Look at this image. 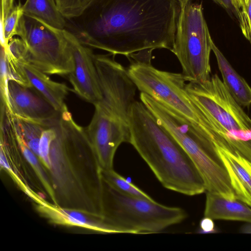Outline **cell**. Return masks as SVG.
Segmentation results:
<instances>
[{
	"label": "cell",
	"mask_w": 251,
	"mask_h": 251,
	"mask_svg": "<svg viewBox=\"0 0 251 251\" xmlns=\"http://www.w3.org/2000/svg\"><path fill=\"white\" fill-rule=\"evenodd\" d=\"M178 0H92L65 29L84 45L110 54L172 51L181 9Z\"/></svg>",
	"instance_id": "1"
},
{
	"label": "cell",
	"mask_w": 251,
	"mask_h": 251,
	"mask_svg": "<svg viewBox=\"0 0 251 251\" xmlns=\"http://www.w3.org/2000/svg\"><path fill=\"white\" fill-rule=\"evenodd\" d=\"M55 128L48 170L54 205L102 215L101 169L85 128L74 121L68 110L61 113Z\"/></svg>",
	"instance_id": "2"
},
{
	"label": "cell",
	"mask_w": 251,
	"mask_h": 251,
	"mask_svg": "<svg viewBox=\"0 0 251 251\" xmlns=\"http://www.w3.org/2000/svg\"><path fill=\"white\" fill-rule=\"evenodd\" d=\"M129 142L165 188L187 196L206 192L203 180L181 146L141 102L129 117Z\"/></svg>",
	"instance_id": "3"
},
{
	"label": "cell",
	"mask_w": 251,
	"mask_h": 251,
	"mask_svg": "<svg viewBox=\"0 0 251 251\" xmlns=\"http://www.w3.org/2000/svg\"><path fill=\"white\" fill-rule=\"evenodd\" d=\"M186 87L207 120L214 146L237 152L251 162V118L218 75L202 82H188Z\"/></svg>",
	"instance_id": "4"
},
{
	"label": "cell",
	"mask_w": 251,
	"mask_h": 251,
	"mask_svg": "<svg viewBox=\"0 0 251 251\" xmlns=\"http://www.w3.org/2000/svg\"><path fill=\"white\" fill-rule=\"evenodd\" d=\"M103 182L102 215L116 233H156L187 217L181 208L126 194Z\"/></svg>",
	"instance_id": "5"
},
{
	"label": "cell",
	"mask_w": 251,
	"mask_h": 251,
	"mask_svg": "<svg viewBox=\"0 0 251 251\" xmlns=\"http://www.w3.org/2000/svg\"><path fill=\"white\" fill-rule=\"evenodd\" d=\"M153 114L187 153L203 180L206 192L236 199L227 172L213 144L203 139L187 122L162 104L158 105Z\"/></svg>",
	"instance_id": "6"
},
{
	"label": "cell",
	"mask_w": 251,
	"mask_h": 251,
	"mask_svg": "<svg viewBox=\"0 0 251 251\" xmlns=\"http://www.w3.org/2000/svg\"><path fill=\"white\" fill-rule=\"evenodd\" d=\"M212 41L202 4L189 0L181 7L171 51L177 58L187 82L210 78Z\"/></svg>",
	"instance_id": "7"
},
{
	"label": "cell",
	"mask_w": 251,
	"mask_h": 251,
	"mask_svg": "<svg viewBox=\"0 0 251 251\" xmlns=\"http://www.w3.org/2000/svg\"><path fill=\"white\" fill-rule=\"evenodd\" d=\"M64 29L24 14L18 35L27 49L26 64L48 75H69L73 60Z\"/></svg>",
	"instance_id": "8"
},
{
	"label": "cell",
	"mask_w": 251,
	"mask_h": 251,
	"mask_svg": "<svg viewBox=\"0 0 251 251\" xmlns=\"http://www.w3.org/2000/svg\"><path fill=\"white\" fill-rule=\"evenodd\" d=\"M86 131L101 169H113L116 151L124 142L129 143V118L99 104Z\"/></svg>",
	"instance_id": "9"
},
{
	"label": "cell",
	"mask_w": 251,
	"mask_h": 251,
	"mask_svg": "<svg viewBox=\"0 0 251 251\" xmlns=\"http://www.w3.org/2000/svg\"><path fill=\"white\" fill-rule=\"evenodd\" d=\"M1 103L13 115L50 127L58 123L61 113L32 87L8 79Z\"/></svg>",
	"instance_id": "10"
},
{
	"label": "cell",
	"mask_w": 251,
	"mask_h": 251,
	"mask_svg": "<svg viewBox=\"0 0 251 251\" xmlns=\"http://www.w3.org/2000/svg\"><path fill=\"white\" fill-rule=\"evenodd\" d=\"M73 60V69L68 75L73 91L94 105L102 99L98 77L94 63V53L90 48L82 43L70 32L64 29Z\"/></svg>",
	"instance_id": "11"
},
{
	"label": "cell",
	"mask_w": 251,
	"mask_h": 251,
	"mask_svg": "<svg viewBox=\"0 0 251 251\" xmlns=\"http://www.w3.org/2000/svg\"><path fill=\"white\" fill-rule=\"evenodd\" d=\"M36 211L51 224L78 226L103 233H116L102 215L87 211L65 208L44 200L35 204Z\"/></svg>",
	"instance_id": "12"
},
{
	"label": "cell",
	"mask_w": 251,
	"mask_h": 251,
	"mask_svg": "<svg viewBox=\"0 0 251 251\" xmlns=\"http://www.w3.org/2000/svg\"><path fill=\"white\" fill-rule=\"evenodd\" d=\"M237 199L251 207V162L237 152L215 146Z\"/></svg>",
	"instance_id": "13"
},
{
	"label": "cell",
	"mask_w": 251,
	"mask_h": 251,
	"mask_svg": "<svg viewBox=\"0 0 251 251\" xmlns=\"http://www.w3.org/2000/svg\"><path fill=\"white\" fill-rule=\"evenodd\" d=\"M16 62L20 65L25 79L30 86L55 109L61 113L68 110L65 103L68 88L65 84L51 80L46 74L29 64Z\"/></svg>",
	"instance_id": "14"
},
{
	"label": "cell",
	"mask_w": 251,
	"mask_h": 251,
	"mask_svg": "<svg viewBox=\"0 0 251 251\" xmlns=\"http://www.w3.org/2000/svg\"><path fill=\"white\" fill-rule=\"evenodd\" d=\"M204 216L213 220L251 222V207L238 199H228L206 192Z\"/></svg>",
	"instance_id": "15"
},
{
	"label": "cell",
	"mask_w": 251,
	"mask_h": 251,
	"mask_svg": "<svg viewBox=\"0 0 251 251\" xmlns=\"http://www.w3.org/2000/svg\"><path fill=\"white\" fill-rule=\"evenodd\" d=\"M211 47L226 87L242 107L250 106L251 105V87L234 69L213 41Z\"/></svg>",
	"instance_id": "16"
},
{
	"label": "cell",
	"mask_w": 251,
	"mask_h": 251,
	"mask_svg": "<svg viewBox=\"0 0 251 251\" xmlns=\"http://www.w3.org/2000/svg\"><path fill=\"white\" fill-rule=\"evenodd\" d=\"M23 8L26 16L38 19L57 29L66 27V19L58 9L54 0H26Z\"/></svg>",
	"instance_id": "17"
},
{
	"label": "cell",
	"mask_w": 251,
	"mask_h": 251,
	"mask_svg": "<svg viewBox=\"0 0 251 251\" xmlns=\"http://www.w3.org/2000/svg\"><path fill=\"white\" fill-rule=\"evenodd\" d=\"M5 109L16 134L24 140L29 149L39 157V144L42 134L46 129L51 127L14 116Z\"/></svg>",
	"instance_id": "18"
},
{
	"label": "cell",
	"mask_w": 251,
	"mask_h": 251,
	"mask_svg": "<svg viewBox=\"0 0 251 251\" xmlns=\"http://www.w3.org/2000/svg\"><path fill=\"white\" fill-rule=\"evenodd\" d=\"M15 134L23 156L35 173L45 191L51 200L52 203L55 204L54 191L48 170L44 166L38 157L29 149L24 140L16 132Z\"/></svg>",
	"instance_id": "19"
},
{
	"label": "cell",
	"mask_w": 251,
	"mask_h": 251,
	"mask_svg": "<svg viewBox=\"0 0 251 251\" xmlns=\"http://www.w3.org/2000/svg\"><path fill=\"white\" fill-rule=\"evenodd\" d=\"M102 179L117 190L134 197L153 200L146 193L116 172L113 169H101Z\"/></svg>",
	"instance_id": "20"
},
{
	"label": "cell",
	"mask_w": 251,
	"mask_h": 251,
	"mask_svg": "<svg viewBox=\"0 0 251 251\" xmlns=\"http://www.w3.org/2000/svg\"><path fill=\"white\" fill-rule=\"evenodd\" d=\"M24 14L23 5L19 1L0 25L1 46L6 48L9 41L18 35L20 20Z\"/></svg>",
	"instance_id": "21"
},
{
	"label": "cell",
	"mask_w": 251,
	"mask_h": 251,
	"mask_svg": "<svg viewBox=\"0 0 251 251\" xmlns=\"http://www.w3.org/2000/svg\"><path fill=\"white\" fill-rule=\"evenodd\" d=\"M56 136L55 126L46 129L42 133L39 144V159L49 170L50 168V150L52 141Z\"/></svg>",
	"instance_id": "22"
},
{
	"label": "cell",
	"mask_w": 251,
	"mask_h": 251,
	"mask_svg": "<svg viewBox=\"0 0 251 251\" xmlns=\"http://www.w3.org/2000/svg\"><path fill=\"white\" fill-rule=\"evenodd\" d=\"M58 9L67 19L78 16L92 0H54Z\"/></svg>",
	"instance_id": "23"
},
{
	"label": "cell",
	"mask_w": 251,
	"mask_h": 251,
	"mask_svg": "<svg viewBox=\"0 0 251 251\" xmlns=\"http://www.w3.org/2000/svg\"><path fill=\"white\" fill-rule=\"evenodd\" d=\"M242 21L240 25L245 37L251 41V0H245L241 9Z\"/></svg>",
	"instance_id": "24"
},
{
	"label": "cell",
	"mask_w": 251,
	"mask_h": 251,
	"mask_svg": "<svg viewBox=\"0 0 251 251\" xmlns=\"http://www.w3.org/2000/svg\"><path fill=\"white\" fill-rule=\"evenodd\" d=\"M226 9L232 11L238 19L239 23L242 21L241 10L236 0H213Z\"/></svg>",
	"instance_id": "25"
},
{
	"label": "cell",
	"mask_w": 251,
	"mask_h": 251,
	"mask_svg": "<svg viewBox=\"0 0 251 251\" xmlns=\"http://www.w3.org/2000/svg\"><path fill=\"white\" fill-rule=\"evenodd\" d=\"M213 220L209 217L204 216L200 222V232L204 233L216 232L217 230Z\"/></svg>",
	"instance_id": "26"
},
{
	"label": "cell",
	"mask_w": 251,
	"mask_h": 251,
	"mask_svg": "<svg viewBox=\"0 0 251 251\" xmlns=\"http://www.w3.org/2000/svg\"><path fill=\"white\" fill-rule=\"evenodd\" d=\"M14 0H1L0 23L1 25L7 16L14 8Z\"/></svg>",
	"instance_id": "27"
},
{
	"label": "cell",
	"mask_w": 251,
	"mask_h": 251,
	"mask_svg": "<svg viewBox=\"0 0 251 251\" xmlns=\"http://www.w3.org/2000/svg\"><path fill=\"white\" fill-rule=\"evenodd\" d=\"M240 231L243 233L251 234V222H246L241 227Z\"/></svg>",
	"instance_id": "28"
},
{
	"label": "cell",
	"mask_w": 251,
	"mask_h": 251,
	"mask_svg": "<svg viewBox=\"0 0 251 251\" xmlns=\"http://www.w3.org/2000/svg\"><path fill=\"white\" fill-rule=\"evenodd\" d=\"M236 2L240 7V8H241L243 7L244 3H245V0H236Z\"/></svg>",
	"instance_id": "29"
},
{
	"label": "cell",
	"mask_w": 251,
	"mask_h": 251,
	"mask_svg": "<svg viewBox=\"0 0 251 251\" xmlns=\"http://www.w3.org/2000/svg\"><path fill=\"white\" fill-rule=\"evenodd\" d=\"M178 0L180 2L181 6H182L184 4H185L189 0Z\"/></svg>",
	"instance_id": "30"
},
{
	"label": "cell",
	"mask_w": 251,
	"mask_h": 251,
	"mask_svg": "<svg viewBox=\"0 0 251 251\" xmlns=\"http://www.w3.org/2000/svg\"><path fill=\"white\" fill-rule=\"evenodd\" d=\"M250 42H251V41Z\"/></svg>",
	"instance_id": "31"
}]
</instances>
